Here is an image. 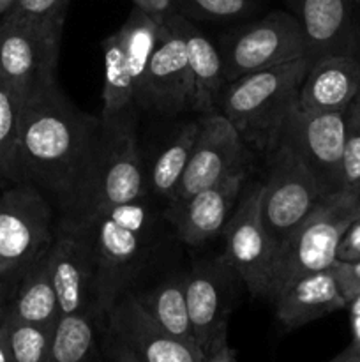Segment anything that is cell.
<instances>
[{"instance_id": "41", "label": "cell", "mask_w": 360, "mask_h": 362, "mask_svg": "<svg viewBox=\"0 0 360 362\" xmlns=\"http://www.w3.org/2000/svg\"><path fill=\"white\" fill-rule=\"evenodd\" d=\"M352 332H353L352 343L360 349V315H352Z\"/></svg>"}, {"instance_id": "8", "label": "cell", "mask_w": 360, "mask_h": 362, "mask_svg": "<svg viewBox=\"0 0 360 362\" xmlns=\"http://www.w3.org/2000/svg\"><path fill=\"white\" fill-rule=\"evenodd\" d=\"M307 53L306 35L295 14L272 11L224 37L221 57L226 83L247 73L304 59Z\"/></svg>"}, {"instance_id": "44", "label": "cell", "mask_w": 360, "mask_h": 362, "mask_svg": "<svg viewBox=\"0 0 360 362\" xmlns=\"http://www.w3.org/2000/svg\"><path fill=\"white\" fill-rule=\"evenodd\" d=\"M101 349H102V346H101ZM95 362H104V357H102V354H101V357H99V359Z\"/></svg>"}, {"instance_id": "4", "label": "cell", "mask_w": 360, "mask_h": 362, "mask_svg": "<svg viewBox=\"0 0 360 362\" xmlns=\"http://www.w3.org/2000/svg\"><path fill=\"white\" fill-rule=\"evenodd\" d=\"M360 216V198L348 193L327 197L274 251L265 299L274 303L282 288L300 276L330 269L339 240Z\"/></svg>"}, {"instance_id": "22", "label": "cell", "mask_w": 360, "mask_h": 362, "mask_svg": "<svg viewBox=\"0 0 360 362\" xmlns=\"http://www.w3.org/2000/svg\"><path fill=\"white\" fill-rule=\"evenodd\" d=\"M104 52V85H102V129L109 134L136 131V95L124 49L116 34L102 41Z\"/></svg>"}, {"instance_id": "29", "label": "cell", "mask_w": 360, "mask_h": 362, "mask_svg": "<svg viewBox=\"0 0 360 362\" xmlns=\"http://www.w3.org/2000/svg\"><path fill=\"white\" fill-rule=\"evenodd\" d=\"M7 346L13 362H52L53 331L4 317Z\"/></svg>"}, {"instance_id": "10", "label": "cell", "mask_w": 360, "mask_h": 362, "mask_svg": "<svg viewBox=\"0 0 360 362\" xmlns=\"http://www.w3.org/2000/svg\"><path fill=\"white\" fill-rule=\"evenodd\" d=\"M268 154L270 166L261 193V214L268 235L277 247L327 197L306 165L288 147L275 144Z\"/></svg>"}, {"instance_id": "32", "label": "cell", "mask_w": 360, "mask_h": 362, "mask_svg": "<svg viewBox=\"0 0 360 362\" xmlns=\"http://www.w3.org/2000/svg\"><path fill=\"white\" fill-rule=\"evenodd\" d=\"M69 0H14L9 13L41 23H66Z\"/></svg>"}, {"instance_id": "34", "label": "cell", "mask_w": 360, "mask_h": 362, "mask_svg": "<svg viewBox=\"0 0 360 362\" xmlns=\"http://www.w3.org/2000/svg\"><path fill=\"white\" fill-rule=\"evenodd\" d=\"M335 262H342V264L360 262V216L342 233L337 253H335Z\"/></svg>"}, {"instance_id": "28", "label": "cell", "mask_w": 360, "mask_h": 362, "mask_svg": "<svg viewBox=\"0 0 360 362\" xmlns=\"http://www.w3.org/2000/svg\"><path fill=\"white\" fill-rule=\"evenodd\" d=\"M23 101L0 78V187L21 184L18 168V133Z\"/></svg>"}, {"instance_id": "17", "label": "cell", "mask_w": 360, "mask_h": 362, "mask_svg": "<svg viewBox=\"0 0 360 362\" xmlns=\"http://www.w3.org/2000/svg\"><path fill=\"white\" fill-rule=\"evenodd\" d=\"M307 41V57L360 55V7L355 0H288Z\"/></svg>"}, {"instance_id": "39", "label": "cell", "mask_w": 360, "mask_h": 362, "mask_svg": "<svg viewBox=\"0 0 360 362\" xmlns=\"http://www.w3.org/2000/svg\"><path fill=\"white\" fill-rule=\"evenodd\" d=\"M327 362H360V349L353 345V343H349L341 354H337V356L332 357Z\"/></svg>"}, {"instance_id": "36", "label": "cell", "mask_w": 360, "mask_h": 362, "mask_svg": "<svg viewBox=\"0 0 360 362\" xmlns=\"http://www.w3.org/2000/svg\"><path fill=\"white\" fill-rule=\"evenodd\" d=\"M133 4L157 23H162L169 14L175 13L173 0H133Z\"/></svg>"}, {"instance_id": "21", "label": "cell", "mask_w": 360, "mask_h": 362, "mask_svg": "<svg viewBox=\"0 0 360 362\" xmlns=\"http://www.w3.org/2000/svg\"><path fill=\"white\" fill-rule=\"evenodd\" d=\"M360 95V55L327 57L311 66L299 92V108L344 112Z\"/></svg>"}, {"instance_id": "24", "label": "cell", "mask_w": 360, "mask_h": 362, "mask_svg": "<svg viewBox=\"0 0 360 362\" xmlns=\"http://www.w3.org/2000/svg\"><path fill=\"white\" fill-rule=\"evenodd\" d=\"M102 327L94 313L60 315L52 339V362H95L102 354Z\"/></svg>"}, {"instance_id": "26", "label": "cell", "mask_w": 360, "mask_h": 362, "mask_svg": "<svg viewBox=\"0 0 360 362\" xmlns=\"http://www.w3.org/2000/svg\"><path fill=\"white\" fill-rule=\"evenodd\" d=\"M159 28H161V23L152 20L138 7H133L122 27L115 32L124 49L131 78H133L134 95H138L141 83H143L148 62H150V57L157 45Z\"/></svg>"}, {"instance_id": "5", "label": "cell", "mask_w": 360, "mask_h": 362, "mask_svg": "<svg viewBox=\"0 0 360 362\" xmlns=\"http://www.w3.org/2000/svg\"><path fill=\"white\" fill-rule=\"evenodd\" d=\"M141 198H145V177L136 131L109 134L102 129L94 161L64 218L80 221L101 209Z\"/></svg>"}, {"instance_id": "45", "label": "cell", "mask_w": 360, "mask_h": 362, "mask_svg": "<svg viewBox=\"0 0 360 362\" xmlns=\"http://www.w3.org/2000/svg\"><path fill=\"white\" fill-rule=\"evenodd\" d=\"M355 2H356V4H359V7H360V0H355Z\"/></svg>"}, {"instance_id": "30", "label": "cell", "mask_w": 360, "mask_h": 362, "mask_svg": "<svg viewBox=\"0 0 360 362\" xmlns=\"http://www.w3.org/2000/svg\"><path fill=\"white\" fill-rule=\"evenodd\" d=\"M175 13L189 20H242L258 9V0H173Z\"/></svg>"}, {"instance_id": "31", "label": "cell", "mask_w": 360, "mask_h": 362, "mask_svg": "<svg viewBox=\"0 0 360 362\" xmlns=\"http://www.w3.org/2000/svg\"><path fill=\"white\" fill-rule=\"evenodd\" d=\"M342 193L360 198V95L346 110Z\"/></svg>"}, {"instance_id": "9", "label": "cell", "mask_w": 360, "mask_h": 362, "mask_svg": "<svg viewBox=\"0 0 360 362\" xmlns=\"http://www.w3.org/2000/svg\"><path fill=\"white\" fill-rule=\"evenodd\" d=\"M344 112L289 110L275 136V144L288 147L306 165L320 184L325 197L342 193V156H344Z\"/></svg>"}, {"instance_id": "42", "label": "cell", "mask_w": 360, "mask_h": 362, "mask_svg": "<svg viewBox=\"0 0 360 362\" xmlns=\"http://www.w3.org/2000/svg\"><path fill=\"white\" fill-rule=\"evenodd\" d=\"M349 315H360V292L348 303Z\"/></svg>"}, {"instance_id": "11", "label": "cell", "mask_w": 360, "mask_h": 362, "mask_svg": "<svg viewBox=\"0 0 360 362\" xmlns=\"http://www.w3.org/2000/svg\"><path fill=\"white\" fill-rule=\"evenodd\" d=\"M261 193L263 182H253L240 194L239 204L224 226V258L251 296L265 299L275 244L261 214Z\"/></svg>"}, {"instance_id": "23", "label": "cell", "mask_w": 360, "mask_h": 362, "mask_svg": "<svg viewBox=\"0 0 360 362\" xmlns=\"http://www.w3.org/2000/svg\"><path fill=\"white\" fill-rule=\"evenodd\" d=\"M6 317L55 331L60 306L53 286L48 251L21 272Z\"/></svg>"}, {"instance_id": "14", "label": "cell", "mask_w": 360, "mask_h": 362, "mask_svg": "<svg viewBox=\"0 0 360 362\" xmlns=\"http://www.w3.org/2000/svg\"><path fill=\"white\" fill-rule=\"evenodd\" d=\"M239 279V274L224 255L194 265L186 274V300L191 329L201 349L215 336L228 331Z\"/></svg>"}, {"instance_id": "6", "label": "cell", "mask_w": 360, "mask_h": 362, "mask_svg": "<svg viewBox=\"0 0 360 362\" xmlns=\"http://www.w3.org/2000/svg\"><path fill=\"white\" fill-rule=\"evenodd\" d=\"M64 23H41L18 14H4L0 23V78L21 101L56 81Z\"/></svg>"}, {"instance_id": "18", "label": "cell", "mask_w": 360, "mask_h": 362, "mask_svg": "<svg viewBox=\"0 0 360 362\" xmlns=\"http://www.w3.org/2000/svg\"><path fill=\"white\" fill-rule=\"evenodd\" d=\"M246 179L247 168L240 166L222 180L198 191L182 205L172 209L180 240L189 246H201L224 230L239 204Z\"/></svg>"}, {"instance_id": "15", "label": "cell", "mask_w": 360, "mask_h": 362, "mask_svg": "<svg viewBox=\"0 0 360 362\" xmlns=\"http://www.w3.org/2000/svg\"><path fill=\"white\" fill-rule=\"evenodd\" d=\"M48 253L60 315L94 313L95 267L83 228L60 219Z\"/></svg>"}, {"instance_id": "25", "label": "cell", "mask_w": 360, "mask_h": 362, "mask_svg": "<svg viewBox=\"0 0 360 362\" xmlns=\"http://www.w3.org/2000/svg\"><path fill=\"white\" fill-rule=\"evenodd\" d=\"M141 306L169 334L194 341L186 300V274L164 279L147 293H134Z\"/></svg>"}, {"instance_id": "7", "label": "cell", "mask_w": 360, "mask_h": 362, "mask_svg": "<svg viewBox=\"0 0 360 362\" xmlns=\"http://www.w3.org/2000/svg\"><path fill=\"white\" fill-rule=\"evenodd\" d=\"M48 198L32 184H14L0 194V279L20 276L55 237Z\"/></svg>"}, {"instance_id": "38", "label": "cell", "mask_w": 360, "mask_h": 362, "mask_svg": "<svg viewBox=\"0 0 360 362\" xmlns=\"http://www.w3.org/2000/svg\"><path fill=\"white\" fill-rule=\"evenodd\" d=\"M20 276H11V278L0 279V322H2L4 317H6L7 308H9V303H11V297H13L14 288H16Z\"/></svg>"}, {"instance_id": "27", "label": "cell", "mask_w": 360, "mask_h": 362, "mask_svg": "<svg viewBox=\"0 0 360 362\" xmlns=\"http://www.w3.org/2000/svg\"><path fill=\"white\" fill-rule=\"evenodd\" d=\"M200 131L198 122H187L157 156L150 170V187L157 197L172 200L189 163Z\"/></svg>"}, {"instance_id": "20", "label": "cell", "mask_w": 360, "mask_h": 362, "mask_svg": "<svg viewBox=\"0 0 360 362\" xmlns=\"http://www.w3.org/2000/svg\"><path fill=\"white\" fill-rule=\"evenodd\" d=\"M166 20L176 28L186 45L187 69L193 90L191 112H200L205 115L212 113L219 103L222 88L226 87L221 52L189 18L173 13Z\"/></svg>"}, {"instance_id": "19", "label": "cell", "mask_w": 360, "mask_h": 362, "mask_svg": "<svg viewBox=\"0 0 360 362\" xmlns=\"http://www.w3.org/2000/svg\"><path fill=\"white\" fill-rule=\"evenodd\" d=\"M274 308L279 324L295 331L334 311L344 310L348 303L330 267L293 279L275 297Z\"/></svg>"}, {"instance_id": "33", "label": "cell", "mask_w": 360, "mask_h": 362, "mask_svg": "<svg viewBox=\"0 0 360 362\" xmlns=\"http://www.w3.org/2000/svg\"><path fill=\"white\" fill-rule=\"evenodd\" d=\"M332 271H334L346 303H349L360 292V262H353V264L335 262L332 265Z\"/></svg>"}, {"instance_id": "40", "label": "cell", "mask_w": 360, "mask_h": 362, "mask_svg": "<svg viewBox=\"0 0 360 362\" xmlns=\"http://www.w3.org/2000/svg\"><path fill=\"white\" fill-rule=\"evenodd\" d=\"M0 362H13V359H11L9 346H7L6 327H4V320L0 322Z\"/></svg>"}, {"instance_id": "12", "label": "cell", "mask_w": 360, "mask_h": 362, "mask_svg": "<svg viewBox=\"0 0 360 362\" xmlns=\"http://www.w3.org/2000/svg\"><path fill=\"white\" fill-rule=\"evenodd\" d=\"M104 332L141 362H200L203 354L198 343L164 331L129 288L106 313Z\"/></svg>"}, {"instance_id": "43", "label": "cell", "mask_w": 360, "mask_h": 362, "mask_svg": "<svg viewBox=\"0 0 360 362\" xmlns=\"http://www.w3.org/2000/svg\"><path fill=\"white\" fill-rule=\"evenodd\" d=\"M14 0H0V14H7L13 7Z\"/></svg>"}, {"instance_id": "16", "label": "cell", "mask_w": 360, "mask_h": 362, "mask_svg": "<svg viewBox=\"0 0 360 362\" xmlns=\"http://www.w3.org/2000/svg\"><path fill=\"white\" fill-rule=\"evenodd\" d=\"M189 69L186 45L176 28L164 20L159 28V39L148 62L143 83L136 95L138 108L164 115L191 110Z\"/></svg>"}, {"instance_id": "2", "label": "cell", "mask_w": 360, "mask_h": 362, "mask_svg": "<svg viewBox=\"0 0 360 362\" xmlns=\"http://www.w3.org/2000/svg\"><path fill=\"white\" fill-rule=\"evenodd\" d=\"M73 223L83 228L90 244L95 267L94 315L104 327L106 313L116 297L129 288L131 278L154 239V211L141 198L131 204L101 209Z\"/></svg>"}, {"instance_id": "37", "label": "cell", "mask_w": 360, "mask_h": 362, "mask_svg": "<svg viewBox=\"0 0 360 362\" xmlns=\"http://www.w3.org/2000/svg\"><path fill=\"white\" fill-rule=\"evenodd\" d=\"M102 357H104V362H141L126 346L109 338L104 331H102Z\"/></svg>"}, {"instance_id": "3", "label": "cell", "mask_w": 360, "mask_h": 362, "mask_svg": "<svg viewBox=\"0 0 360 362\" xmlns=\"http://www.w3.org/2000/svg\"><path fill=\"white\" fill-rule=\"evenodd\" d=\"M311 66L309 57H304L229 81L219 95L221 113L244 141L268 152L274 147L282 120L299 105L300 87Z\"/></svg>"}, {"instance_id": "1", "label": "cell", "mask_w": 360, "mask_h": 362, "mask_svg": "<svg viewBox=\"0 0 360 362\" xmlns=\"http://www.w3.org/2000/svg\"><path fill=\"white\" fill-rule=\"evenodd\" d=\"M101 140V119L74 106L56 81L37 88L28 95L20 113L21 182L52 194L66 212L76 198Z\"/></svg>"}, {"instance_id": "35", "label": "cell", "mask_w": 360, "mask_h": 362, "mask_svg": "<svg viewBox=\"0 0 360 362\" xmlns=\"http://www.w3.org/2000/svg\"><path fill=\"white\" fill-rule=\"evenodd\" d=\"M200 362H236V350L228 341V331L215 336L207 346H203Z\"/></svg>"}, {"instance_id": "13", "label": "cell", "mask_w": 360, "mask_h": 362, "mask_svg": "<svg viewBox=\"0 0 360 362\" xmlns=\"http://www.w3.org/2000/svg\"><path fill=\"white\" fill-rule=\"evenodd\" d=\"M244 140L222 113H207L200 120L196 141L189 163L175 194L172 209L189 200L193 194L219 182L244 165Z\"/></svg>"}]
</instances>
